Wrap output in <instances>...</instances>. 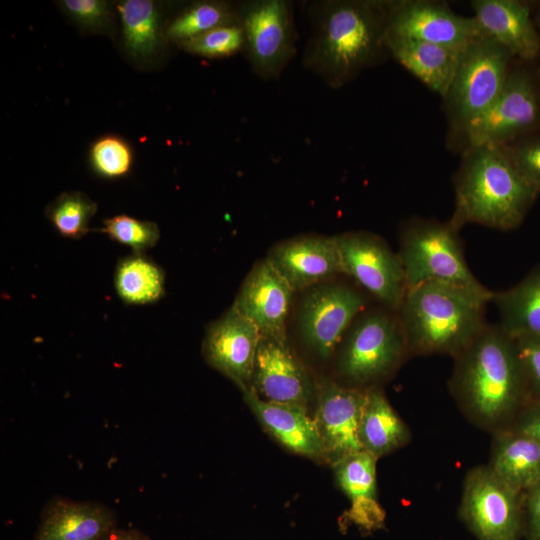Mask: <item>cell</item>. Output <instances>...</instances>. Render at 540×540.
<instances>
[{
	"label": "cell",
	"instance_id": "obj_1",
	"mask_svg": "<svg viewBox=\"0 0 540 540\" xmlns=\"http://www.w3.org/2000/svg\"><path fill=\"white\" fill-rule=\"evenodd\" d=\"M391 1L326 0L310 4L311 35L302 65L339 89L386 58Z\"/></svg>",
	"mask_w": 540,
	"mask_h": 540
},
{
	"label": "cell",
	"instance_id": "obj_34",
	"mask_svg": "<svg viewBox=\"0 0 540 540\" xmlns=\"http://www.w3.org/2000/svg\"><path fill=\"white\" fill-rule=\"evenodd\" d=\"M501 147L517 170L540 193V131Z\"/></svg>",
	"mask_w": 540,
	"mask_h": 540
},
{
	"label": "cell",
	"instance_id": "obj_31",
	"mask_svg": "<svg viewBox=\"0 0 540 540\" xmlns=\"http://www.w3.org/2000/svg\"><path fill=\"white\" fill-rule=\"evenodd\" d=\"M184 51L210 59L233 56L244 50L240 25L222 26L178 44Z\"/></svg>",
	"mask_w": 540,
	"mask_h": 540
},
{
	"label": "cell",
	"instance_id": "obj_40",
	"mask_svg": "<svg viewBox=\"0 0 540 540\" xmlns=\"http://www.w3.org/2000/svg\"><path fill=\"white\" fill-rule=\"evenodd\" d=\"M534 21L539 30L540 29V8L538 9L536 16L534 17Z\"/></svg>",
	"mask_w": 540,
	"mask_h": 540
},
{
	"label": "cell",
	"instance_id": "obj_28",
	"mask_svg": "<svg viewBox=\"0 0 540 540\" xmlns=\"http://www.w3.org/2000/svg\"><path fill=\"white\" fill-rule=\"evenodd\" d=\"M163 270L142 254L121 260L115 273L118 296L128 304L143 305L159 300L164 294Z\"/></svg>",
	"mask_w": 540,
	"mask_h": 540
},
{
	"label": "cell",
	"instance_id": "obj_13",
	"mask_svg": "<svg viewBox=\"0 0 540 540\" xmlns=\"http://www.w3.org/2000/svg\"><path fill=\"white\" fill-rule=\"evenodd\" d=\"M463 51L486 36L477 20L461 16L448 4L431 0L391 1L388 34Z\"/></svg>",
	"mask_w": 540,
	"mask_h": 540
},
{
	"label": "cell",
	"instance_id": "obj_29",
	"mask_svg": "<svg viewBox=\"0 0 540 540\" xmlns=\"http://www.w3.org/2000/svg\"><path fill=\"white\" fill-rule=\"evenodd\" d=\"M230 25H240L237 4L198 1L171 21L166 29V37L179 44L215 28Z\"/></svg>",
	"mask_w": 540,
	"mask_h": 540
},
{
	"label": "cell",
	"instance_id": "obj_41",
	"mask_svg": "<svg viewBox=\"0 0 540 540\" xmlns=\"http://www.w3.org/2000/svg\"><path fill=\"white\" fill-rule=\"evenodd\" d=\"M538 62H539L538 71H539V76H540V55L538 57Z\"/></svg>",
	"mask_w": 540,
	"mask_h": 540
},
{
	"label": "cell",
	"instance_id": "obj_11",
	"mask_svg": "<svg viewBox=\"0 0 540 540\" xmlns=\"http://www.w3.org/2000/svg\"><path fill=\"white\" fill-rule=\"evenodd\" d=\"M519 495L488 465L474 467L464 478L460 515L478 540H517Z\"/></svg>",
	"mask_w": 540,
	"mask_h": 540
},
{
	"label": "cell",
	"instance_id": "obj_10",
	"mask_svg": "<svg viewBox=\"0 0 540 540\" xmlns=\"http://www.w3.org/2000/svg\"><path fill=\"white\" fill-rule=\"evenodd\" d=\"M335 239L342 274L354 279L382 307L397 312L408 289L398 252L370 232H345Z\"/></svg>",
	"mask_w": 540,
	"mask_h": 540
},
{
	"label": "cell",
	"instance_id": "obj_12",
	"mask_svg": "<svg viewBox=\"0 0 540 540\" xmlns=\"http://www.w3.org/2000/svg\"><path fill=\"white\" fill-rule=\"evenodd\" d=\"M366 305L364 295L345 283H322L307 292L298 310L299 333L308 347L328 358Z\"/></svg>",
	"mask_w": 540,
	"mask_h": 540
},
{
	"label": "cell",
	"instance_id": "obj_17",
	"mask_svg": "<svg viewBox=\"0 0 540 540\" xmlns=\"http://www.w3.org/2000/svg\"><path fill=\"white\" fill-rule=\"evenodd\" d=\"M367 390L329 382L320 393L315 422L333 463L364 451L359 427Z\"/></svg>",
	"mask_w": 540,
	"mask_h": 540
},
{
	"label": "cell",
	"instance_id": "obj_2",
	"mask_svg": "<svg viewBox=\"0 0 540 540\" xmlns=\"http://www.w3.org/2000/svg\"><path fill=\"white\" fill-rule=\"evenodd\" d=\"M453 359L448 386L464 416L492 434L506 429L529 395L515 339L487 323Z\"/></svg>",
	"mask_w": 540,
	"mask_h": 540
},
{
	"label": "cell",
	"instance_id": "obj_21",
	"mask_svg": "<svg viewBox=\"0 0 540 540\" xmlns=\"http://www.w3.org/2000/svg\"><path fill=\"white\" fill-rule=\"evenodd\" d=\"M376 461L361 451L334 463L339 485L350 501L346 520L365 531L382 528L385 521L376 493Z\"/></svg>",
	"mask_w": 540,
	"mask_h": 540
},
{
	"label": "cell",
	"instance_id": "obj_32",
	"mask_svg": "<svg viewBox=\"0 0 540 540\" xmlns=\"http://www.w3.org/2000/svg\"><path fill=\"white\" fill-rule=\"evenodd\" d=\"M101 231L117 243L130 247L134 254H142L152 248L160 237L159 228L154 222L127 215L105 219Z\"/></svg>",
	"mask_w": 540,
	"mask_h": 540
},
{
	"label": "cell",
	"instance_id": "obj_30",
	"mask_svg": "<svg viewBox=\"0 0 540 540\" xmlns=\"http://www.w3.org/2000/svg\"><path fill=\"white\" fill-rule=\"evenodd\" d=\"M97 205L81 192L61 194L47 208V217L64 237L77 239L89 231V221Z\"/></svg>",
	"mask_w": 540,
	"mask_h": 540
},
{
	"label": "cell",
	"instance_id": "obj_18",
	"mask_svg": "<svg viewBox=\"0 0 540 540\" xmlns=\"http://www.w3.org/2000/svg\"><path fill=\"white\" fill-rule=\"evenodd\" d=\"M470 6L485 35L507 49L516 60L534 62L540 55V33L528 2L472 0Z\"/></svg>",
	"mask_w": 540,
	"mask_h": 540
},
{
	"label": "cell",
	"instance_id": "obj_25",
	"mask_svg": "<svg viewBox=\"0 0 540 540\" xmlns=\"http://www.w3.org/2000/svg\"><path fill=\"white\" fill-rule=\"evenodd\" d=\"M359 437L363 450L376 458L405 446L411 439L408 426L379 387L367 390Z\"/></svg>",
	"mask_w": 540,
	"mask_h": 540
},
{
	"label": "cell",
	"instance_id": "obj_8",
	"mask_svg": "<svg viewBox=\"0 0 540 540\" xmlns=\"http://www.w3.org/2000/svg\"><path fill=\"white\" fill-rule=\"evenodd\" d=\"M530 63L515 60L496 100L457 139L463 149L503 146L540 131V76Z\"/></svg>",
	"mask_w": 540,
	"mask_h": 540
},
{
	"label": "cell",
	"instance_id": "obj_38",
	"mask_svg": "<svg viewBox=\"0 0 540 540\" xmlns=\"http://www.w3.org/2000/svg\"><path fill=\"white\" fill-rule=\"evenodd\" d=\"M527 514L530 540H540V482L528 490Z\"/></svg>",
	"mask_w": 540,
	"mask_h": 540
},
{
	"label": "cell",
	"instance_id": "obj_33",
	"mask_svg": "<svg viewBox=\"0 0 540 540\" xmlns=\"http://www.w3.org/2000/svg\"><path fill=\"white\" fill-rule=\"evenodd\" d=\"M90 156L95 171L107 178L124 176L132 164L130 147L116 136L98 139L91 148Z\"/></svg>",
	"mask_w": 540,
	"mask_h": 540
},
{
	"label": "cell",
	"instance_id": "obj_5",
	"mask_svg": "<svg viewBox=\"0 0 540 540\" xmlns=\"http://www.w3.org/2000/svg\"><path fill=\"white\" fill-rule=\"evenodd\" d=\"M408 356L398 313L384 307L364 309L342 340L338 370L347 386L369 389L392 375Z\"/></svg>",
	"mask_w": 540,
	"mask_h": 540
},
{
	"label": "cell",
	"instance_id": "obj_6",
	"mask_svg": "<svg viewBox=\"0 0 540 540\" xmlns=\"http://www.w3.org/2000/svg\"><path fill=\"white\" fill-rule=\"evenodd\" d=\"M452 221L413 217L399 233V251L407 287L427 281H442L478 291L486 288L469 268L460 238Z\"/></svg>",
	"mask_w": 540,
	"mask_h": 540
},
{
	"label": "cell",
	"instance_id": "obj_37",
	"mask_svg": "<svg viewBox=\"0 0 540 540\" xmlns=\"http://www.w3.org/2000/svg\"><path fill=\"white\" fill-rule=\"evenodd\" d=\"M506 429L527 435L540 442V401H534L516 425Z\"/></svg>",
	"mask_w": 540,
	"mask_h": 540
},
{
	"label": "cell",
	"instance_id": "obj_24",
	"mask_svg": "<svg viewBox=\"0 0 540 540\" xmlns=\"http://www.w3.org/2000/svg\"><path fill=\"white\" fill-rule=\"evenodd\" d=\"M488 466L518 492L540 482V442L511 429L493 434Z\"/></svg>",
	"mask_w": 540,
	"mask_h": 540
},
{
	"label": "cell",
	"instance_id": "obj_4",
	"mask_svg": "<svg viewBox=\"0 0 540 540\" xmlns=\"http://www.w3.org/2000/svg\"><path fill=\"white\" fill-rule=\"evenodd\" d=\"M493 292L442 281L408 288L397 313L410 356L455 358L486 326Z\"/></svg>",
	"mask_w": 540,
	"mask_h": 540
},
{
	"label": "cell",
	"instance_id": "obj_19",
	"mask_svg": "<svg viewBox=\"0 0 540 540\" xmlns=\"http://www.w3.org/2000/svg\"><path fill=\"white\" fill-rule=\"evenodd\" d=\"M251 386L267 401L302 406L312 392L307 372L287 343L265 337L258 347Z\"/></svg>",
	"mask_w": 540,
	"mask_h": 540
},
{
	"label": "cell",
	"instance_id": "obj_9",
	"mask_svg": "<svg viewBox=\"0 0 540 540\" xmlns=\"http://www.w3.org/2000/svg\"><path fill=\"white\" fill-rule=\"evenodd\" d=\"M237 6L251 71L265 81L278 79L297 53L292 2L251 0Z\"/></svg>",
	"mask_w": 540,
	"mask_h": 540
},
{
	"label": "cell",
	"instance_id": "obj_35",
	"mask_svg": "<svg viewBox=\"0 0 540 540\" xmlns=\"http://www.w3.org/2000/svg\"><path fill=\"white\" fill-rule=\"evenodd\" d=\"M64 10L85 28H105L109 23L108 4L101 0H64Z\"/></svg>",
	"mask_w": 540,
	"mask_h": 540
},
{
	"label": "cell",
	"instance_id": "obj_39",
	"mask_svg": "<svg viewBox=\"0 0 540 540\" xmlns=\"http://www.w3.org/2000/svg\"><path fill=\"white\" fill-rule=\"evenodd\" d=\"M104 540H147L140 533L132 530L113 529Z\"/></svg>",
	"mask_w": 540,
	"mask_h": 540
},
{
	"label": "cell",
	"instance_id": "obj_23",
	"mask_svg": "<svg viewBox=\"0 0 540 540\" xmlns=\"http://www.w3.org/2000/svg\"><path fill=\"white\" fill-rule=\"evenodd\" d=\"M113 526L112 513L100 505L60 500L44 513L35 540H104Z\"/></svg>",
	"mask_w": 540,
	"mask_h": 540
},
{
	"label": "cell",
	"instance_id": "obj_14",
	"mask_svg": "<svg viewBox=\"0 0 540 540\" xmlns=\"http://www.w3.org/2000/svg\"><path fill=\"white\" fill-rule=\"evenodd\" d=\"M261 338L258 328L232 305L208 327L204 356L213 368L245 390L252 383Z\"/></svg>",
	"mask_w": 540,
	"mask_h": 540
},
{
	"label": "cell",
	"instance_id": "obj_3",
	"mask_svg": "<svg viewBox=\"0 0 540 540\" xmlns=\"http://www.w3.org/2000/svg\"><path fill=\"white\" fill-rule=\"evenodd\" d=\"M453 185L455 208L450 220L460 230L467 224L500 231L516 229L540 194L503 148L495 145L463 149Z\"/></svg>",
	"mask_w": 540,
	"mask_h": 540
},
{
	"label": "cell",
	"instance_id": "obj_22",
	"mask_svg": "<svg viewBox=\"0 0 540 540\" xmlns=\"http://www.w3.org/2000/svg\"><path fill=\"white\" fill-rule=\"evenodd\" d=\"M386 45L389 55L429 90L446 95L463 51L390 35Z\"/></svg>",
	"mask_w": 540,
	"mask_h": 540
},
{
	"label": "cell",
	"instance_id": "obj_15",
	"mask_svg": "<svg viewBox=\"0 0 540 540\" xmlns=\"http://www.w3.org/2000/svg\"><path fill=\"white\" fill-rule=\"evenodd\" d=\"M294 292L342 274L335 236L301 235L274 245L266 258Z\"/></svg>",
	"mask_w": 540,
	"mask_h": 540
},
{
	"label": "cell",
	"instance_id": "obj_36",
	"mask_svg": "<svg viewBox=\"0 0 540 540\" xmlns=\"http://www.w3.org/2000/svg\"><path fill=\"white\" fill-rule=\"evenodd\" d=\"M522 362L529 395L540 401V338L515 339Z\"/></svg>",
	"mask_w": 540,
	"mask_h": 540
},
{
	"label": "cell",
	"instance_id": "obj_20",
	"mask_svg": "<svg viewBox=\"0 0 540 540\" xmlns=\"http://www.w3.org/2000/svg\"><path fill=\"white\" fill-rule=\"evenodd\" d=\"M243 392L262 425L285 447L309 457L325 455L315 419L308 416L305 406L267 401L252 386Z\"/></svg>",
	"mask_w": 540,
	"mask_h": 540
},
{
	"label": "cell",
	"instance_id": "obj_16",
	"mask_svg": "<svg viewBox=\"0 0 540 540\" xmlns=\"http://www.w3.org/2000/svg\"><path fill=\"white\" fill-rule=\"evenodd\" d=\"M295 293L267 259L258 261L244 279L233 306L262 337L286 342V321Z\"/></svg>",
	"mask_w": 540,
	"mask_h": 540
},
{
	"label": "cell",
	"instance_id": "obj_7",
	"mask_svg": "<svg viewBox=\"0 0 540 540\" xmlns=\"http://www.w3.org/2000/svg\"><path fill=\"white\" fill-rule=\"evenodd\" d=\"M513 55L488 36L466 47L442 98L449 132L456 139L496 100L515 62Z\"/></svg>",
	"mask_w": 540,
	"mask_h": 540
},
{
	"label": "cell",
	"instance_id": "obj_27",
	"mask_svg": "<svg viewBox=\"0 0 540 540\" xmlns=\"http://www.w3.org/2000/svg\"><path fill=\"white\" fill-rule=\"evenodd\" d=\"M124 44L140 59L155 54L160 46V14L150 0H125L118 5Z\"/></svg>",
	"mask_w": 540,
	"mask_h": 540
},
{
	"label": "cell",
	"instance_id": "obj_26",
	"mask_svg": "<svg viewBox=\"0 0 540 540\" xmlns=\"http://www.w3.org/2000/svg\"><path fill=\"white\" fill-rule=\"evenodd\" d=\"M499 324L514 339L540 338V266L516 285L493 292Z\"/></svg>",
	"mask_w": 540,
	"mask_h": 540
}]
</instances>
